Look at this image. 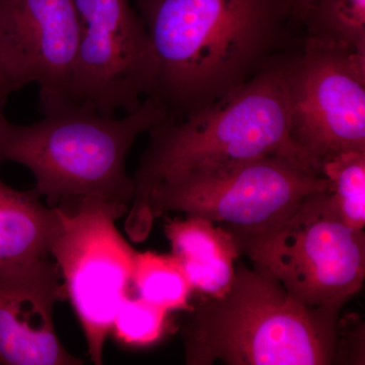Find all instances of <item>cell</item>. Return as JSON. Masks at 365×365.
I'll return each instance as SVG.
<instances>
[{"label":"cell","mask_w":365,"mask_h":365,"mask_svg":"<svg viewBox=\"0 0 365 365\" xmlns=\"http://www.w3.org/2000/svg\"><path fill=\"white\" fill-rule=\"evenodd\" d=\"M289 95L290 136L319 174L327 158L365 150V52L306 37Z\"/></svg>","instance_id":"ba28073f"},{"label":"cell","mask_w":365,"mask_h":365,"mask_svg":"<svg viewBox=\"0 0 365 365\" xmlns=\"http://www.w3.org/2000/svg\"><path fill=\"white\" fill-rule=\"evenodd\" d=\"M169 119L158 101L148 97L123 117L105 116L78 106L46 113L30 125L0 116V163L30 170L36 191L49 207L72 212L88 201L126 209L133 196L126 158L134 141Z\"/></svg>","instance_id":"277c9868"},{"label":"cell","mask_w":365,"mask_h":365,"mask_svg":"<svg viewBox=\"0 0 365 365\" xmlns=\"http://www.w3.org/2000/svg\"><path fill=\"white\" fill-rule=\"evenodd\" d=\"M59 211L61 223L50 256L61 272L91 360L101 365L113 321L132 288L136 251L115 223L127 210L88 201L72 212Z\"/></svg>","instance_id":"52a82bcc"},{"label":"cell","mask_w":365,"mask_h":365,"mask_svg":"<svg viewBox=\"0 0 365 365\" xmlns=\"http://www.w3.org/2000/svg\"><path fill=\"white\" fill-rule=\"evenodd\" d=\"M170 312L137 297H127L118 309L111 334L120 344L131 348L157 344L168 330Z\"/></svg>","instance_id":"e0dca14e"},{"label":"cell","mask_w":365,"mask_h":365,"mask_svg":"<svg viewBox=\"0 0 365 365\" xmlns=\"http://www.w3.org/2000/svg\"><path fill=\"white\" fill-rule=\"evenodd\" d=\"M329 202L353 230L365 227V150L342 151L321 163Z\"/></svg>","instance_id":"9a60e30c"},{"label":"cell","mask_w":365,"mask_h":365,"mask_svg":"<svg viewBox=\"0 0 365 365\" xmlns=\"http://www.w3.org/2000/svg\"><path fill=\"white\" fill-rule=\"evenodd\" d=\"M165 234L194 292L207 299L227 292L242 256L232 232L205 218L185 216L168 222Z\"/></svg>","instance_id":"7c38bea8"},{"label":"cell","mask_w":365,"mask_h":365,"mask_svg":"<svg viewBox=\"0 0 365 365\" xmlns=\"http://www.w3.org/2000/svg\"><path fill=\"white\" fill-rule=\"evenodd\" d=\"M14 90L13 83L9 81L6 72L4 71V67L0 63V116L4 114V106L7 102L11 93H13Z\"/></svg>","instance_id":"d6986e66"},{"label":"cell","mask_w":365,"mask_h":365,"mask_svg":"<svg viewBox=\"0 0 365 365\" xmlns=\"http://www.w3.org/2000/svg\"><path fill=\"white\" fill-rule=\"evenodd\" d=\"M292 58L279 55L246 83L189 116L167 119L151 129L150 144L132 178L133 196L125 222L131 240L148 237L153 227L146 213L148 195L175 178L268 157L292 158L319 173L290 136Z\"/></svg>","instance_id":"7a4b0ae2"},{"label":"cell","mask_w":365,"mask_h":365,"mask_svg":"<svg viewBox=\"0 0 365 365\" xmlns=\"http://www.w3.org/2000/svg\"><path fill=\"white\" fill-rule=\"evenodd\" d=\"M364 323L355 316L338 324L334 364H364Z\"/></svg>","instance_id":"ac0fdd59"},{"label":"cell","mask_w":365,"mask_h":365,"mask_svg":"<svg viewBox=\"0 0 365 365\" xmlns=\"http://www.w3.org/2000/svg\"><path fill=\"white\" fill-rule=\"evenodd\" d=\"M132 288L139 299L168 312L189 311L194 290L173 254L136 252Z\"/></svg>","instance_id":"5bb4252c"},{"label":"cell","mask_w":365,"mask_h":365,"mask_svg":"<svg viewBox=\"0 0 365 365\" xmlns=\"http://www.w3.org/2000/svg\"><path fill=\"white\" fill-rule=\"evenodd\" d=\"M78 43L73 0H0V63L14 90L39 86L43 114L71 106Z\"/></svg>","instance_id":"30bf717a"},{"label":"cell","mask_w":365,"mask_h":365,"mask_svg":"<svg viewBox=\"0 0 365 365\" xmlns=\"http://www.w3.org/2000/svg\"><path fill=\"white\" fill-rule=\"evenodd\" d=\"M155 74L148 97L169 119L201 109L276 57L292 0H136Z\"/></svg>","instance_id":"6da1fadb"},{"label":"cell","mask_w":365,"mask_h":365,"mask_svg":"<svg viewBox=\"0 0 365 365\" xmlns=\"http://www.w3.org/2000/svg\"><path fill=\"white\" fill-rule=\"evenodd\" d=\"M79 43L69 105L105 116L134 112L150 96L155 64L150 37L129 0H73Z\"/></svg>","instance_id":"9c48e42d"},{"label":"cell","mask_w":365,"mask_h":365,"mask_svg":"<svg viewBox=\"0 0 365 365\" xmlns=\"http://www.w3.org/2000/svg\"><path fill=\"white\" fill-rule=\"evenodd\" d=\"M307 38L365 52V0H314Z\"/></svg>","instance_id":"2e32d148"},{"label":"cell","mask_w":365,"mask_h":365,"mask_svg":"<svg viewBox=\"0 0 365 365\" xmlns=\"http://www.w3.org/2000/svg\"><path fill=\"white\" fill-rule=\"evenodd\" d=\"M327 189L325 178L306 163L262 158L163 182L151 190L146 213L151 225L165 213L198 216L239 240L266 232L307 197Z\"/></svg>","instance_id":"8992f818"},{"label":"cell","mask_w":365,"mask_h":365,"mask_svg":"<svg viewBox=\"0 0 365 365\" xmlns=\"http://www.w3.org/2000/svg\"><path fill=\"white\" fill-rule=\"evenodd\" d=\"M343 307H311L244 263L225 294L201 297L181 328L188 365H332Z\"/></svg>","instance_id":"3957f363"},{"label":"cell","mask_w":365,"mask_h":365,"mask_svg":"<svg viewBox=\"0 0 365 365\" xmlns=\"http://www.w3.org/2000/svg\"><path fill=\"white\" fill-rule=\"evenodd\" d=\"M64 299L61 272L48 258L0 268V364H83L55 330L53 309Z\"/></svg>","instance_id":"8fae6325"},{"label":"cell","mask_w":365,"mask_h":365,"mask_svg":"<svg viewBox=\"0 0 365 365\" xmlns=\"http://www.w3.org/2000/svg\"><path fill=\"white\" fill-rule=\"evenodd\" d=\"M327 190L307 197L266 232L235 240L254 266L300 302L318 309L344 307L365 279L364 230L343 222Z\"/></svg>","instance_id":"5b68a950"},{"label":"cell","mask_w":365,"mask_h":365,"mask_svg":"<svg viewBox=\"0 0 365 365\" xmlns=\"http://www.w3.org/2000/svg\"><path fill=\"white\" fill-rule=\"evenodd\" d=\"M60 223L58 209L41 202L35 189L19 191L0 179V268L48 258Z\"/></svg>","instance_id":"4fadbf2b"},{"label":"cell","mask_w":365,"mask_h":365,"mask_svg":"<svg viewBox=\"0 0 365 365\" xmlns=\"http://www.w3.org/2000/svg\"><path fill=\"white\" fill-rule=\"evenodd\" d=\"M314 0H292V14L295 23H302L306 19Z\"/></svg>","instance_id":"ffe728a7"}]
</instances>
